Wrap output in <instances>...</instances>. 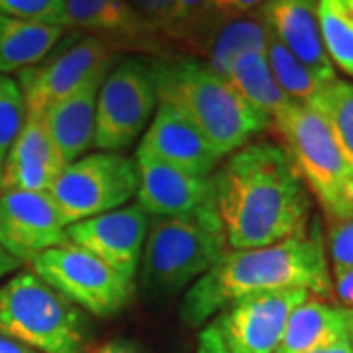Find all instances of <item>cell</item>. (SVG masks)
<instances>
[{"mask_svg":"<svg viewBox=\"0 0 353 353\" xmlns=\"http://www.w3.org/2000/svg\"><path fill=\"white\" fill-rule=\"evenodd\" d=\"M210 181L216 214L234 250H257L306 236L310 196L277 143L243 145Z\"/></svg>","mask_w":353,"mask_h":353,"instance_id":"6da1fadb","label":"cell"},{"mask_svg":"<svg viewBox=\"0 0 353 353\" xmlns=\"http://www.w3.org/2000/svg\"><path fill=\"white\" fill-rule=\"evenodd\" d=\"M285 289H304L324 301L334 299V281L318 230L267 248L226 252L187 290L181 318L196 328L243 296Z\"/></svg>","mask_w":353,"mask_h":353,"instance_id":"7a4b0ae2","label":"cell"},{"mask_svg":"<svg viewBox=\"0 0 353 353\" xmlns=\"http://www.w3.org/2000/svg\"><path fill=\"white\" fill-rule=\"evenodd\" d=\"M157 102H167L199 128L220 157L250 143L271 120L253 110L238 90L196 57L148 59Z\"/></svg>","mask_w":353,"mask_h":353,"instance_id":"3957f363","label":"cell"},{"mask_svg":"<svg viewBox=\"0 0 353 353\" xmlns=\"http://www.w3.org/2000/svg\"><path fill=\"white\" fill-rule=\"evenodd\" d=\"M226 243L214 202L187 214L155 218L141 253V287L152 294H175L210 271Z\"/></svg>","mask_w":353,"mask_h":353,"instance_id":"277c9868","label":"cell"},{"mask_svg":"<svg viewBox=\"0 0 353 353\" xmlns=\"http://www.w3.org/2000/svg\"><path fill=\"white\" fill-rule=\"evenodd\" d=\"M0 332L39 353H85V318L34 273L0 287Z\"/></svg>","mask_w":353,"mask_h":353,"instance_id":"5b68a950","label":"cell"},{"mask_svg":"<svg viewBox=\"0 0 353 353\" xmlns=\"http://www.w3.org/2000/svg\"><path fill=\"white\" fill-rule=\"evenodd\" d=\"M271 126L294 171L320 202L324 212L334 220H343L341 196L353 169L343 159L336 139L322 114L310 104L290 101L271 118Z\"/></svg>","mask_w":353,"mask_h":353,"instance_id":"8992f818","label":"cell"},{"mask_svg":"<svg viewBox=\"0 0 353 353\" xmlns=\"http://www.w3.org/2000/svg\"><path fill=\"white\" fill-rule=\"evenodd\" d=\"M308 296L304 289L243 296L208 322L199 336L196 353H277L289 316Z\"/></svg>","mask_w":353,"mask_h":353,"instance_id":"52a82bcc","label":"cell"},{"mask_svg":"<svg viewBox=\"0 0 353 353\" xmlns=\"http://www.w3.org/2000/svg\"><path fill=\"white\" fill-rule=\"evenodd\" d=\"M136 161L122 153L99 152L67 163L48 190L67 226L116 210L138 192Z\"/></svg>","mask_w":353,"mask_h":353,"instance_id":"ba28073f","label":"cell"},{"mask_svg":"<svg viewBox=\"0 0 353 353\" xmlns=\"http://www.w3.org/2000/svg\"><path fill=\"white\" fill-rule=\"evenodd\" d=\"M28 265L69 303L101 318L122 312L134 296V283L69 241L41 252Z\"/></svg>","mask_w":353,"mask_h":353,"instance_id":"9c48e42d","label":"cell"},{"mask_svg":"<svg viewBox=\"0 0 353 353\" xmlns=\"http://www.w3.org/2000/svg\"><path fill=\"white\" fill-rule=\"evenodd\" d=\"M157 108L148 59H124L108 71L97 99L94 145L102 152L128 150Z\"/></svg>","mask_w":353,"mask_h":353,"instance_id":"30bf717a","label":"cell"},{"mask_svg":"<svg viewBox=\"0 0 353 353\" xmlns=\"http://www.w3.org/2000/svg\"><path fill=\"white\" fill-rule=\"evenodd\" d=\"M114 61L116 53L99 38L79 30L65 34L39 63L18 71L26 112L43 114Z\"/></svg>","mask_w":353,"mask_h":353,"instance_id":"8fae6325","label":"cell"},{"mask_svg":"<svg viewBox=\"0 0 353 353\" xmlns=\"http://www.w3.org/2000/svg\"><path fill=\"white\" fill-rule=\"evenodd\" d=\"M150 214L138 202L67 226V240L97 255L130 283L138 275Z\"/></svg>","mask_w":353,"mask_h":353,"instance_id":"7c38bea8","label":"cell"},{"mask_svg":"<svg viewBox=\"0 0 353 353\" xmlns=\"http://www.w3.org/2000/svg\"><path fill=\"white\" fill-rule=\"evenodd\" d=\"M63 26L94 36L116 51L163 57L169 41L128 0H63Z\"/></svg>","mask_w":353,"mask_h":353,"instance_id":"4fadbf2b","label":"cell"},{"mask_svg":"<svg viewBox=\"0 0 353 353\" xmlns=\"http://www.w3.org/2000/svg\"><path fill=\"white\" fill-rule=\"evenodd\" d=\"M67 241V224L48 192L0 190V245L20 263Z\"/></svg>","mask_w":353,"mask_h":353,"instance_id":"5bb4252c","label":"cell"},{"mask_svg":"<svg viewBox=\"0 0 353 353\" xmlns=\"http://www.w3.org/2000/svg\"><path fill=\"white\" fill-rule=\"evenodd\" d=\"M138 204L153 216H179L194 212L214 202L210 176L190 175L163 163L145 152H136Z\"/></svg>","mask_w":353,"mask_h":353,"instance_id":"9a60e30c","label":"cell"},{"mask_svg":"<svg viewBox=\"0 0 353 353\" xmlns=\"http://www.w3.org/2000/svg\"><path fill=\"white\" fill-rule=\"evenodd\" d=\"M138 150L196 176L212 175L222 159L199 128L167 102H159L155 108Z\"/></svg>","mask_w":353,"mask_h":353,"instance_id":"2e32d148","label":"cell"},{"mask_svg":"<svg viewBox=\"0 0 353 353\" xmlns=\"http://www.w3.org/2000/svg\"><path fill=\"white\" fill-rule=\"evenodd\" d=\"M63 167L65 161L43 126L41 114L26 112L24 126L0 173V190L48 192Z\"/></svg>","mask_w":353,"mask_h":353,"instance_id":"e0dca14e","label":"cell"},{"mask_svg":"<svg viewBox=\"0 0 353 353\" xmlns=\"http://www.w3.org/2000/svg\"><path fill=\"white\" fill-rule=\"evenodd\" d=\"M261 14L275 38L324 83L338 79L320 38L318 0H265Z\"/></svg>","mask_w":353,"mask_h":353,"instance_id":"ac0fdd59","label":"cell"},{"mask_svg":"<svg viewBox=\"0 0 353 353\" xmlns=\"http://www.w3.org/2000/svg\"><path fill=\"white\" fill-rule=\"evenodd\" d=\"M112 65L97 71L88 81L73 90L63 101L51 104L41 114L43 126L50 134L57 153L67 163L83 157L90 145H94V128H97V99L104 77Z\"/></svg>","mask_w":353,"mask_h":353,"instance_id":"d6986e66","label":"cell"},{"mask_svg":"<svg viewBox=\"0 0 353 353\" xmlns=\"http://www.w3.org/2000/svg\"><path fill=\"white\" fill-rule=\"evenodd\" d=\"M347 324L350 312L308 296L289 316L277 353H308L347 338Z\"/></svg>","mask_w":353,"mask_h":353,"instance_id":"ffe728a7","label":"cell"},{"mask_svg":"<svg viewBox=\"0 0 353 353\" xmlns=\"http://www.w3.org/2000/svg\"><path fill=\"white\" fill-rule=\"evenodd\" d=\"M63 36V26L0 16V75L39 63Z\"/></svg>","mask_w":353,"mask_h":353,"instance_id":"44dd1931","label":"cell"},{"mask_svg":"<svg viewBox=\"0 0 353 353\" xmlns=\"http://www.w3.org/2000/svg\"><path fill=\"white\" fill-rule=\"evenodd\" d=\"M228 83L238 90V94L253 110L267 116L269 120L290 102L271 73L265 51L250 50L238 55L232 63Z\"/></svg>","mask_w":353,"mask_h":353,"instance_id":"7402d4cb","label":"cell"},{"mask_svg":"<svg viewBox=\"0 0 353 353\" xmlns=\"http://www.w3.org/2000/svg\"><path fill=\"white\" fill-rule=\"evenodd\" d=\"M267 34H269V28L261 14V8L238 16V18H232V20H224L216 30L210 48L204 55L206 65L216 75L228 81L232 63L238 55L250 50L265 51Z\"/></svg>","mask_w":353,"mask_h":353,"instance_id":"603a6c76","label":"cell"},{"mask_svg":"<svg viewBox=\"0 0 353 353\" xmlns=\"http://www.w3.org/2000/svg\"><path fill=\"white\" fill-rule=\"evenodd\" d=\"M220 24L208 0H171L161 34L169 46L204 57Z\"/></svg>","mask_w":353,"mask_h":353,"instance_id":"cb8c5ba5","label":"cell"},{"mask_svg":"<svg viewBox=\"0 0 353 353\" xmlns=\"http://www.w3.org/2000/svg\"><path fill=\"white\" fill-rule=\"evenodd\" d=\"M265 57H267V63H269V69H271V73L275 77L277 85L289 97L290 101L308 104L318 94V90L326 85L292 51L287 50L275 38V34L271 30L267 34Z\"/></svg>","mask_w":353,"mask_h":353,"instance_id":"d4e9b609","label":"cell"},{"mask_svg":"<svg viewBox=\"0 0 353 353\" xmlns=\"http://www.w3.org/2000/svg\"><path fill=\"white\" fill-rule=\"evenodd\" d=\"M308 104L322 114L343 159L353 169V83L334 79Z\"/></svg>","mask_w":353,"mask_h":353,"instance_id":"484cf974","label":"cell"},{"mask_svg":"<svg viewBox=\"0 0 353 353\" xmlns=\"http://www.w3.org/2000/svg\"><path fill=\"white\" fill-rule=\"evenodd\" d=\"M318 28L332 65L353 77V18L341 0H318Z\"/></svg>","mask_w":353,"mask_h":353,"instance_id":"4316f807","label":"cell"},{"mask_svg":"<svg viewBox=\"0 0 353 353\" xmlns=\"http://www.w3.org/2000/svg\"><path fill=\"white\" fill-rule=\"evenodd\" d=\"M26 120L24 97L18 81L0 75V173Z\"/></svg>","mask_w":353,"mask_h":353,"instance_id":"83f0119b","label":"cell"},{"mask_svg":"<svg viewBox=\"0 0 353 353\" xmlns=\"http://www.w3.org/2000/svg\"><path fill=\"white\" fill-rule=\"evenodd\" d=\"M0 16L63 26V0H0Z\"/></svg>","mask_w":353,"mask_h":353,"instance_id":"f1b7e54d","label":"cell"},{"mask_svg":"<svg viewBox=\"0 0 353 353\" xmlns=\"http://www.w3.org/2000/svg\"><path fill=\"white\" fill-rule=\"evenodd\" d=\"M328 243L334 273L353 269V218L334 224Z\"/></svg>","mask_w":353,"mask_h":353,"instance_id":"f546056e","label":"cell"},{"mask_svg":"<svg viewBox=\"0 0 353 353\" xmlns=\"http://www.w3.org/2000/svg\"><path fill=\"white\" fill-rule=\"evenodd\" d=\"M265 0H208L212 12L216 14V18L220 22L224 20H232V18H238L243 14L253 12L257 8H261Z\"/></svg>","mask_w":353,"mask_h":353,"instance_id":"4dcf8cb0","label":"cell"},{"mask_svg":"<svg viewBox=\"0 0 353 353\" xmlns=\"http://www.w3.org/2000/svg\"><path fill=\"white\" fill-rule=\"evenodd\" d=\"M128 2L161 34L165 20H167V12H169L171 0H128Z\"/></svg>","mask_w":353,"mask_h":353,"instance_id":"1f68e13d","label":"cell"},{"mask_svg":"<svg viewBox=\"0 0 353 353\" xmlns=\"http://www.w3.org/2000/svg\"><path fill=\"white\" fill-rule=\"evenodd\" d=\"M334 296L338 299L336 306L343 308L345 312L353 314V269H345L340 273H334Z\"/></svg>","mask_w":353,"mask_h":353,"instance_id":"d6a6232c","label":"cell"},{"mask_svg":"<svg viewBox=\"0 0 353 353\" xmlns=\"http://www.w3.org/2000/svg\"><path fill=\"white\" fill-rule=\"evenodd\" d=\"M94 353H141V350L136 341L112 340L102 343L99 350H94Z\"/></svg>","mask_w":353,"mask_h":353,"instance_id":"836d02e7","label":"cell"},{"mask_svg":"<svg viewBox=\"0 0 353 353\" xmlns=\"http://www.w3.org/2000/svg\"><path fill=\"white\" fill-rule=\"evenodd\" d=\"M0 353H39L32 347H28L24 343H20L18 340H14L10 336L0 332Z\"/></svg>","mask_w":353,"mask_h":353,"instance_id":"e575fe53","label":"cell"},{"mask_svg":"<svg viewBox=\"0 0 353 353\" xmlns=\"http://www.w3.org/2000/svg\"><path fill=\"white\" fill-rule=\"evenodd\" d=\"M20 261L16 259V257H12L10 253L6 252L2 245H0V281L6 277V275H10V273H14L18 267H20Z\"/></svg>","mask_w":353,"mask_h":353,"instance_id":"d590c367","label":"cell"},{"mask_svg":"<svg viewBox=\"0 0 353 353\" xmlns=\"http://www.w3.org/2000/svg\"><path fill=\"white\" fill-rule=\"evenodd\" d=\"M341 206H343V220H352L353 218V173L345 183L343 196H341ZM341 220V222H343Z\"/></svg>","mask_w":353,"mask_h":353,"instance_id":"8d00e7d4","label":"cell"},{"mask_svg":"<svg viewBox=\"0 0 353 353\" xmlns=\"http://www.w3.org/2000/svg\"><path fill=\"white\" fill-rule=\"evenodd\" d=\"M308 353H353V350L352 343H350V338H341V340L332 341V343L322 345V347H316V350Z\"/></svg>","mask_w":353,"mask_h":353,"instance_id":"74e56055","label":"cell"},{"mask_svg":"<svg viewBox=\"0 0 353 353\" xmlns=\"http://www.w3.org/2000/svg\"><path fill=\"white\" fill-rule=\"evenodd\" d=\"M347 338H350V343H352V350H353V314H350V324H347Z\"/></svg>","mask_w":353,"mask_h":353,"instance_id":"f35d334b","label":"cell"},{"mask_svg":"<svg viewBox=\"0 0 353 353\" xmlns=\"http://www.w3.org/2000/svg\"><path fill=\"white\" fill-rule=\"evenodd\" d=\"M343 2V6L347 8V12L352 14V18H353V0H341Z\"/></svg>","mask_w":353,"mask_h":353,"instance_id":"ab89813d","label":"cell"}]
</instances>
